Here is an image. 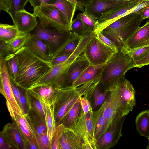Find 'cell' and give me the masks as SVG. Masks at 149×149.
<instances>
[{"label": "cell", "mask_w": 149, "mask_h": 149, "mask_svg": "<svg viewBox=\"0 0 149 149\" xmlns=\"http://www.w3.org/2000/svg\"><path fill=\"white\" fill-rule=\"evenodd\" d=\"M18 88L20 92V108L23 114L26 115L29 110L26 96V90L19 86Z\"/></svg>", "instance_id": "8d00e7d4"}, {"label": "cell", "mask_w": 149, "mask_h": 149, "mask_svg": "<svg viewBox=\"0 0 149 149\" xmlns=\"http://www.w3.org/2000/svg\"><path fill=\"white\" fill-rule=\"evenodd\" d=\"M141 0H130L118 1L109 0H90L85 6L84 11L98 20L104 13L118 6L132 4Z\"/></svg>", "instance_id": "8fae6325"}, {"label": "cell", "mask_w": 149, "mask_h": 149, "mask_svg": "<svg viewBox=\"0 0 149 149\" xmlns=\"http://www.w3.org/2000/svg\"><path fill=\"white\" fill-rule=\"evenodd\" d=\"M82 52L81 49L77 47L68 59L61 63L52 67L51 71L33 85L29 89L36 86L47 84L52 85L60 89L69 67Z\"/></svg>", "instance_id": "8992f818"}, {"label": "cell", "mask_w": 149, "mask_h": 149, "mask_svg": "<svg viewBox=\"0 0 149 149\" xmlns=\"http://www.w3.org/2000/svg\"><path fill=\"white\" fill-rule=\"evenodd\" d=\"M50 5L55 7L61 11L71 28L74 15L77 10L76 6L66 0H57L54 4Z\"/></svg>", "instance_id": "7402d4cb"}, {"label": "cell", "mask_w": 149, "mask_h": 149, "mask_svg": "<svg viewBox=\"0 0 149 149\" xmlns=\"http://www.w3.org/2000/svg\"><path fill=\"white\" fill-rule=\"evenodd\" d=\"M66 0L76 5L77 7V10H79L82 12H84V7L80 4L76 0Z\"/></svg>", "instance_id": "9f6ffc18"}, {"label": "cell", "mask_w": 149, "mask_h": 149, "mask_svg": "<svg viewBox=\"0 0 149 149\" xmlns=\"http://www.w3.org/2000/svg\"><path fill=\"white\" fill-rule=\"evenodd\" d=\"M27 149H39L38 143L34 136L30 138L27 143Z\"/></svg>", "instance_id": "f907efd6"}, {"label": "cell", "mask_w": 149, "mask_h": 149, "mask_svg": "<svg viewBox=\"0 0 149 149\" xmlns=\"http://www.w3.org/2000/svg\"><path fill=\"white\" fill-rule=\"evenodd\" d=\"M118 96L119 110L122 116H125L133 110L136 104L135 91L131 83L125 77L113 88Z\"/></svg>", "instance_id": "9c48e42d"}, {"label": "cell", "mask_w": 149, "mask_h": 149, "mask_svg": "<svg viewBox=\"0 0 149 149\" xmlns=\"http://www.w3.org/2000/svg\"><path fill=\"white\" fill-rule=\"evenodd\" d=\"M45 110V124L47 132L49 136L50 143L56 128L53 104H50L42 102Z\"/></svg>", "instance_id": "484cf974"}, {"label": "cell", "mask_w": 149, "mask_h": 149, "mask_svg": "<svg viewBox=\"0 0 149 149\" xmlns=\"http://www.w3.org/2000/svg\"><path fill=\"white\" fill-rule=\"evenodd\" d=\"M39 149H50V140L47 132L36 139Z\"/></svg>", "instance_id": "d590c367"}, {"label": "cell", "mask_w": 149, "mask_h": 149, "mask_svg": "<svg viewBox=\"0 0 149 149\" xmlns=\"http://www.w3.org/2000/svg\"><path fill=\"white\" fill-rule=\"evenodd\" d=\"M137 13L143 19L149 18V5L143 7Z\"/></svg>", "instance_id": "f5cc1de1"}, {"label": "cell", "mask_w": 149, "mask_h": 149, "mask_svg": "<svg viewBox=\"0 0 149 149\" xmlns=\"http://www.w3.org/2000/svg\"><path fill=\"white\" fill-rule=\"evenodd\" d=\"M85 27L90 33L93 32L95 29L97 20L90 16L85 11L78 14Z\"/></svg>", "instance_id": "1f68e13d"}, {"label": "cell", "mask_w": 149, "mask_h": 149, "mask_svg": "<svg viewBox=\"0 0 149 149\" xmlns=\"http://www.w3.org/2000/svg\"><path fill=\"white\" fill-rule=\"evenodd\" d=\"M0 149H12V147L5 140L3 137L0 135Z\"/></svg>", "instance_id": "db71d44e"}, {"label": "cell", "mask_w": 149, "mask_h": 149, "mask_svg": "<svg viewBox=\"0 0 149 149\" xmlns=\"http://www.w3.org/2000/svg\"><path fill=\"white\" fill-rule=\"evenodd\" d=\"M80 104V102L77 101L69 111L62 123L65 127L68 126L76 119L79 110Z\"/></svg>", "instance_id": "e575fe53"}, {"label": "cell", "mask_w": 149, "mask_h": 149, "mask_svg": "<svg viewBox=\"0 0 149 149\" xmlns=\"http://www.w3.org/2000/svg\"><path fill=\"white\" fill-rule=\"evenodd\" d=\"M96 37L105 44L109 47L116 52L119 49L116 44L101 32L96 34Z\"/></svg>", "instance_id": "74e56055"}, {"label": "cell", "mask_w": 149, "mask_h": 149, "mask_svg": "<svg viewBox=\"0 0 149 149\" xmlns=\"http://www.w3.org/2000/svg\"><path fill=\"white\" fill-rule=\"evenodd\" d=\"M143 20L137 12L132 13L117 20L101 32L113 42L120 49L123 42L140 26Z\"/></svg>", "instance_id": "3957f363"}, {"label": "cell", "mask_w": 149, "mask_h": 149, "mask_svg": "<svg viewBox=\"0 0 149 149\" xmlns=\"http://www.w3.org/2000/svg\"><path fill=\"white\" fill-rule=\"evenodd\" d=\"M12 120L15 122L26 144L30 138L35 137L33 130L25 115L16 114Z\"/></svg>", "instance_id": "603a6c76"}, {"label": "cell", "mask_w": 149, "mask_h": 149, "mask_svg": "<svg viewBox=\"0 0 149 149\" xmlns=\"http://www.w3.org/2000/svg\"><path fill=\"white\" fill-rule=\"evenodd\" d=\"M14 53L17 60L18 70L14 82L25 89H29L52 70L49 62L40 58L24 47Z\"/></svg>", "instance_id": "6da1fadb"}, {"label": "cell", "mask_w": 149, "mask_h": 149, "mask_svg": "<svg viewBox=\"0 0 149 149\" xmlns=\"http://www.w3.org/2000/svg\"><path fill=\"white\" fill-rule=\"evenodd\" d=\"M72 54L56 57L52 59L49 63L52 67L57 65L66 61L71 56Z\"/></svg>", "instance_id": "b9f144b4"}, {"label": "cell", "mask_w": 149, "mask_h": 149, "mask_svg": "<svg viewBox=\"0 0 149 149\" xmlns=\"http://www.w3.org/2000/svg\"><path fill=\"white\" fill-rule=\"evenodd\" d=\"M24 47L44 61L49 62L53 58V55L45 43L30 33Z\"/></svg>", "instance_id": "2e32d148"}, {"label": "cell", "mask_w": 149, "mask_h": 149, "mask_svg": "<svg viewBox=\"0 0 149 149\" xmlns=\"http://www.w3.org/2000/svg\"><path fill=\"white\" fill-rule=\"evenodd\" d=\"M146 148L147 149H149V143L148 144V145L147 146Z\"/></svg>", "instance_id": "91938a15"}, {"label": "cell", "mask_w": 149, "mask_h": 149, "mask_svg": "<svg viewBox=\"0 0 149 149\" xmlns=\"http://www.w3.org/2000/svg\"><path fill=\"white\" fill-rule=\"evenodd\" d=\"M114 111L112 109L110 108H107L104 111L103 116L106 120L110 119L114 114Z\"/></svg>", "instance_id": "11a10c76"}, {"label": "cell", "mask_w": 149, "mask_h": 149, "mask_svg": "<svg viewBox=\"0 0 149 149\" xmlns=\"http://www.w3.org/2000/svg\"><path fill=\"white\" fill-rule=\"evenodd\" d=\"M80 4L84 7L89 3L90 0H76Z\"/></svg>", "instance_id": "6f0895ef"}, {"label": "cell", "mask_w": 149, "mask_h": 149, "mask_svg": "<svg viewBox=\"0 0 149 149\" xmlns=\"http://www.w3.org/2000/svg\"><path fill=\"white\" fill-rule=\"evenodd\" d=\"M113 133L109 132L105 133L99 141V144L102 145H107L112 142L113 138Z\"/></svg>", "instance_id": "7bdbcfd3"}, {"label": "cell", "mask_w": 149, "mask_h": 149, "mask_svg": "<svg viewBox=\"0 0 149 149\" xmlns=\"http://www.w3.org/2000/svg\"><path fill=\"white\" fill-rule=\"evenodd\" d=\"M33 14L38 18L43 27H50L61 32L71 31L62 13L54 6L43 3L34 8Z\"/></svg>", "instance_id": "277c9868"}, {"label": "cell", "mask_w": 149, "mask_h": 149, "mask_svg": "<svg viewBox=\"0 0 149 149\" xmlns=\"http://www.w3.org/2000/svg\"><path fill=\"white\" fill-rule=\"evenodd\" d=\"M14 24L16 26L19 33L28 34L35 29L38 23L36 17L25 9L16 13Z\"/></svg>", "instance_id": "e0dca14e"}, {"label": "cell", "mask_w": 149, "mask_h": 149, "mask_svg": "<svg viewBox=\"0 0 149 149\" xmlns=\"http://www.w3.org/2000/svg\"><path fill=\"white\" fill-rule=\"evenodd\" d=\"M135 125L137 132L141 136L149 137V110L143 111L137 116Z\"/></svg>", "instance_id": "cb8c5ba5"}, {"label": "cell", "mask_w": 149, "mask_h": 149, "mask_svg": "<svg viewBox=\"0 0 149 149\" xmlns=\"http://www.w3.org/2000/svg\"><path fill=\"white\" fill-rule=\"evenodd\" d=\"M71 32L69 39L62 48L53 56L52 59L61 55L71 54L77 49L83 36H80Z\"/></svg>", "instance_id": "d4e9b609"}, {"label": "cell", "mask_w": 149, "mask_h": 149, "mask_svg": "<svg viewBox=\"0 0 149 149\" xmlns=\"http://www.w3.org/2000/svg\"><path fill=\"white\" fill-rule=\"evenodd\" d=\"M26 96L28 109H31L45 124V110L43 102L29 89L26 90Z\"/></svg>", "instance_id": "44dd1931"}, {"label": "cell", "mask_w": 149, "mask_h": 149, "mask_svg": "<svg viewBox=\"0 0 149 149\" xmlns=\"http://www.w3.org/2000/svg\"><path fill=\"white\" fill-rule=\"evenodd\" d=\"M69 88L59 89L56 100L53 104L56 127L62 124L69 111L77 101L78 97H70Z\"/></svg>", "instance_id": "30bf717a"}, {"label": "cell", "mask_w": 149, "mask_h": 149, "mask_svg": "<svg viewBox=\"0 0 149 149\" xmlns=\"http://www.w3.org/2000/svg\"><path fill=\"white\" fill-rule=\"evenodd\" d=\"M120 49L128 54L132 57L134 62L142 59L149 52V45L133 49H128L124 47H122Z\"/></svg>", "instance_id": "f546056e"}, {"label": "cell", "mask_w": 149, "mask_h": 149, "mask_svg": "<svg viewBox=\"0 0 149 149\" xmlns=\"http://www.w3.org/2000/svg\"><path fill=\"white\" fill-rule=\"evenodd\" d=\"M71 31L81 37L90 33L85 27L81 19L77 15L72 22Z\"/></svg>", "instance_id": "d6a6232c"}, {"label": "cell", "mask_w": 149, "mask_h": 149, "mask_svg": "<svg viewBox=\"0 0 149 149\" xmlns=\"http://www.w3.org/2000/svg\"><path fill=\"white\" fill-rule=\"evenodd\" d=\"M6 67L11 81H15L18 70V64L17 57L14 53H11L5 57Z\"/></svg>", "instance_id": "83f0119b"}, {"label": "cell", "mask_w": 149, "mask_h": 149, "mask_svg": "<svg viewBox=\"0 0 149 149\" xmlns=\"http://www.w3.org/2000/svg\"><path fill=\"white\" fill-rule=\"evenodd\" d=\"M29 90L42 102L50 104H54L59 91V89L51 84L40 86Z\"/></svg>", "instance_id": "ac0fdd59"}, {"label": "cell", "mask_w": 149, "mask_h": 149, "mask_svg": "<svg viewBox=\"0 0 149 149\" xmlns=\"http://www.w3.org/2000/svg\"><path fill=\"white\" fill-rule=\"evenodd\" d=\"M148 140L149 141V138H148Z\"/></svg>", "instance_id": "94428289"}, {"label": "cell", "mask_w": 149, "mask_h": 149, "mask_svg": "<svg viewBox=\"0 0 149 149\" xmlns=\"http://www.w3.org/2000/svg\"><path fill=\"white\" fill-rule=\"evenodd\" d=\"M89 65L88 60L84 53H82L69 67L63 84L60 89L73 87L75 81Z\"/></svg>", "instance_id": "4fadbf2b"}, {"label": "cell", "mask_w": 149, "mask_h": 149, "mask_svg": "<svg viewBox=\"0 0 149 149\" xmlns=\"http://www.w3.org/2000/svg\"><path fill=\"white\" fill-rule=\"evenodd\" d=\"M30 34H22L19 33L18 35L8 43L7 45L11 51L12 53H14L19 49L24 46Z\"/></svg>", "instance_id": "f1b7e54d"}, {"label": "cell", "mask_w": 149, "mask_h": 149, "mask_svg": "<svg viewBox=\"0 0 149 149\" xmlns=\"http://www.w3.org/2000/svg\"><path fill=\"white\" fill-rule=\"evenodd\" d=\"M11 0H0V10L8 13L10 8Z\"/></svg>", "instance_id": "c3c4849f"}, {"label": "cell", "mask_w": 149, "mask_h": 149, "mask_svg": "<svg viewBox=\"0 0 149 149\" xmlns=\"http://www.w3.org/2000/svg\"><path fill=\"white\" fill-rule=\"evenodd\" d=\"M149 45V23L147 21L143 26L139 27L123 44L130 49L141 48Z\"/></svg>", "instance_id": "9a60e30c"}, {"label": "cell", "mask_w": 149, "mask_h": 149, "mask_svg": "<svg viewBox=\"0 0 149 149\" xmlns=\"http://www.w3.org/2000/svg\"><path fill=\"white\" fill-rule=\"evenodd\" d=\"M111 0V1H129V0Z\"/></svg>", "instance_id": "680465c9"}, {"label": "cell", "mask_w": 149, "mask_h": 149, "mask_svg": "<svg viewBox=\"0 0 149 149\" xmlns=\"http://www.w3.org/2000/svg\"></svg>", "instance_id": "e7e4bbea"}, {"label": "cell", "mask_w": 149, "mask_h": 149, "mask_svg": "<svg viewBox=\"0 0 149 149\" xmlns=\"http://www.w3.org/2000/svg\"><path fill=\"white\" fill-rule=\"evenodd\" d=\"M142 1L132 4L115 7L103 13L97 20L93 33L97 34L101 32L110 24L121 17L128 15L129 11Z\"/></svg>", "instance_id": "7c38bea8"}, {"label": "cell", "mask_w": 149, "mask_h": 149, "mask_svg": "<svg viewBox=\"0 0 149 149\" xmlns=\"http://www.w3.org/2000/svg\"><path fill=\"white\" fill-rule=\"evenodd\" d=\"M11 83L14 97L18 104L21 108L20 102V92L18 86L14 82L11 81Z\"/></svg>", "instance_id": "7dc6e473"}, {"label": "cell", "mask_w": 149, "mask_h": 149, "mask_svg": "<svg viewBox=\"0 0 149 149\" xmlns=\"http://www.w3.org/2000/svg\"><path fill=\"white\" fill-rule=\"evenodd\" d=\"M26 118L30 123L36 139L41 135L47 132L45 123L41 118L31 109H29Z\"/></svg>", "instance_id": "ffe728a7"}, {"label": "cell", "mask_w": 149, "mask_h": 149, "mask_svg": "<svg viewBox=\"0 0 149 149\" xmlns=\"http://www.w3.org/2000/svg\"><path fill=\"white\" fill-rule=\"evenodd\" d=\"M116 52L102 42L95 34L87 44L83 53L89 65H96L107 63Z\"/></svg>", "instance_id": "52a82bcc"}, {"label": "cell", "mask_w": 149, "mask_h": 149, "mask_svg": "<svg viewBox=\"0 0 149 149\" xmlns=\"http://www.w3.org/2000/svg\"><path fill=\"white\" fill-rule=\"evenodd\" d=\"M86 127L88 133L92 136L93 134V125L91 120V116L89 112L85 116Z\"/></svg>", "instance_id": "bcb514c9"}, {"label": "cell", "mask_w": 149, "mask_h": 149, "mask_svg": "<svg viewBox=\"0 0 149 149\" xmlns=\"http://www.w3.org/2000/svg\"><path fill=\"white\" fill-rule=\"evenodd\" d=\"M106 120L103 114L100 115L98 117L96 123L95 129V135L98 136L102 133L106 125Z\"/></svg>", "instance_id": "f35d334b"}, {"label": "cell", "mask_w": 149, "mask_h": 149, "mask_svg": "<svg viewBox=\"0 0 149 149\" xmlns=\"http://www.w3.org/2000/svg\"><path fill=\"white\" fill-rule=\"evenodd\" d=\"M34 30L31 34L45 43L53 56L66 43L71 33V31L59 32L50 27H43L40 24L37 25Z\"/></svg>", "instance_id": "5b68a950"}, {"label": "cell", "mask_w": 149, "mask_h": 149, "mask_svg": "<svg viewBox=\"0 0 149 149\" xmlns=\"http://www.w3.org/2000/svg\"><path fill=\"white\" fill-rule=\"evenodd\" d=\"M81 102L84 113L85 115L90 110V103L88 100L84 98L81 99Z\"/></svg>", "instance_id": "816d5d0a"}, {"label": "cell", "mask_w": 149, "mask_h": 149, "mask_svg": "<svg viewBox=\"0 0 149 149\" xmlns=\"http://www.w3.org/2000/svg\"><path fill=\"white\" fill-rule=\"evenodd\" d=\"M57 0H29L31 6L35 8L39 6L43 3L49 5L54 4Z\"/></svg>", "instance_id": "ee69618b"}, {"label": "cell", "mask_w": 149, "mask_h": 149, "mask_svg": "<svg viewBox=\"0 0 149 149\" xmlns=\"http://www.w3.org/2000/svg\"><path fill=\"white\" fill-rule=\"evenodd\" d=\"M98 84L95 87L94 91V104L93 107L94 108L102 104L105 98L104 94L102 93L100 91Z\"/></svg>", "instance_id": "60d3db41"}, {"label": "cell", "mask_w": 149, "mask_h": 149, "mask_svg": "<svg viewBox=\"0 0 149 149\" xmlns=\"http://www.w3.org/2000/svg\"><path fill=\"white\" fill-rule=\"evenodd\" d=\"M29 0H11L10 8L8 13L11 17L13 24L15 20L16 13L25 10V7Z\"/></svg>", "instance_id": "836d02e7"}, {"label": "cell", "mask_w": 149, "mask_h": 149, "mask_svg": "<svg viewBox=\"0 0 149 149\" xmlns=\"http://www.w3.org/2000/svg\"><path fill=\"white\" fill-rule=\"evenodd\" d=\"M67 130L62 124L56 126L52 139L50 149H60V141L63 134Z\"/></svg>", "instance_id": "4dcf8cb0"}, {"label": "cell", "mask_w": 149, "mask_h": 149, "mask_svg": "<svg viewBox=\"0 0 149 149\" xmlns=\"http://www.w3.org/2000/svg\"><path fill=\"white\" fill-rule=\"evenodd\" d=\"M107 63L96 65H89L75 81L73 87H77L93 79L100 77Z\"/></svg>", "instance_id": "d6986e66"}, {"label": "cell", "mask_w": 149, "mask_h": 149, "mask_svg": "<svg viewBox=\"0 0 149 149\" xmlns=\"http://www.w3.org/2000/svg\"><path fill=\"white\" fill-rule=\"evenodd\" d=\"M16 26L14 24H0V40L8 43L19 34Z\"/></svg>", "instance_id": "4316f807"}, {"label": "cell", "mask_w": 149, "mask_h": 149, "mask_svg": "<svg viewBox=\"0 0 149 149\" xmlns=\"http://www.w3.org/2000/svg\"><path fill=\"white\" fill-rule=\"evenodd\" d=\"M66 130L61 136L60 141V149L72 148V143L69 138V134Z\"/></svg>", "instance_id": "ab89813d"}, {"label": "cell", "mask_w": 149, "mask_h": 149, "mask_svg": "<svg viewBox=\"0 0 149 149\" xmlns=\"http://www.w3.org/2000/svg\"><path fill=\"white\" fill-rule=\"evenodd\" d=\"M0 92L6 100V106L12 118L16 114H24L14 97L4 56H0Z\"/></svg>", "instance_id": "ba28073f"}, {"label": "cell", "mask_w": 149, "mask_h": 149, "mask_svg": "<svg viewBox=\"0 0 149 149\" xmlns=\"http://www.w3.org/2000/svg\"><path fill=\"white\" fill-rule=\"evenodd\" d=\"M148 21H149V20Z\"/></svg>", "instance_id": "be15d7a7"}, {"label": "cell", "mask_w": 149, "mask_h": 149, "mask_svg": "<svg viewBox=\"0 0 149 149\" xmlns=\"http://www.w3.org/2000/svg\"><path fill=\"white\" fill-rule=\"evenodd\" d=\"M135 67L141 68L149 64V52L143 58L135 62Z\"/></svg>", "instance_id": "681fc988"}, {"label": "cell", "mask_w": 149, "mask_h": 149, "mask_svg": "<svg viewBox=\"0 0 149 149\" xmlns=\"http://www.w3.org/2000/svg\"><path fill=\"white\" fill-rule=\"evenodd\" d=\"M13 121L4 126L0 135L13 149H27L26 142L15 122Z\"/></svg>", "instance_id": "5bb4252c"}, {"label": "cell", "mask_w": 149, "mask_h": 149, "mask_svg": "<svg viewBox=\"0 0 149 149\" xmlns=\"http://www.w3.org/2000/svg\"><path fill=\"white\" fill-rule=\"evenodd\" d=\"M148 22L149 23V21H148Z\"/></svg>", "instance_id": "6125c7cd"}, {"label": "cell", "mask_w": 149, "mask_h": 149, "mask_svg": "<svg viewBox=\"0 0 149 149\" xmlns=\"http://www.w3.org/2000/svg\"><path fill=\"white\" fill-rule=\"evenodd\" d=\"M11 52L8 47L7 43L0 40V56L5 57L12 53Z\"/></svg>", "instance_id": "f6af8a7d"}, {"label": "cell", "mask_w": 149, "mask_h": 149, "mask_svg": "<svg viewBox=\"0 0 149 149\" xmlns=\"http://www.w3.org/2000/svg\"><path fill=\"white\" fill-rule=\"evenodd\" d=\"M135 67L132 57L122 49L116 53L103 70L99 83L109 88H114L117 83L125 77L126 72Z\"/></svg>", "instance_id": "7a4b0ae2"}]
</instances>
